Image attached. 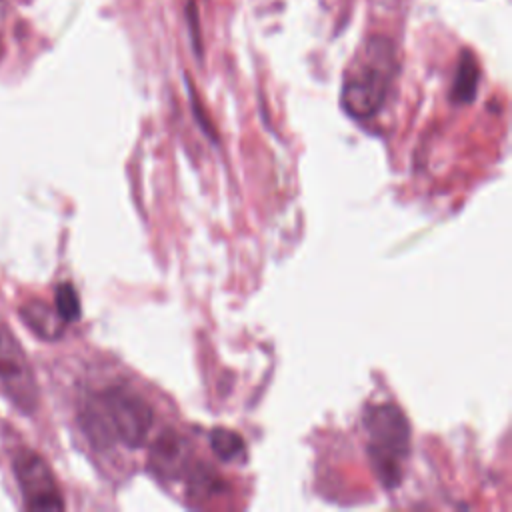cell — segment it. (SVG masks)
Instances as JSON below:
<instances>
[{"instance_id": "1", "label": "cell", "mask_w": 512, "mask_h": 512, "mask_svg": "<svg viewBox=\"0 0 512 512\" xmlns=\"http://www.w3.org/2000/svg\"><path fill=\"white\" fill-rule=\"evenodd\" d=\"M80 422L94 446L108 448L120 442L136 450L148 438L154 412L138 392L126 386H112L86 400Z\"/></svg>"}, {"instance_id": "2", "label": "cell", "mask_w": 512, "mask_h": 512, "mask_svg": "<svg viewBox=\"0 0 512 512\" xmlns=\"http://www.w3.org/2000/svg\"><path fill=\"white\" fill-rule=\"evenodd\" d=\"M398 58L394 44L384 36H372L348 68L342 84V108L354 120L374 118L386 102Z\"/></svg>"}, {"instance_id": "3", "label": "cell", "mask_w": 512, "mask_h": 512, "mask_svg": "<svg viewBox=\"0 0 512 512\" xmlns=\"http://www.w3.org/2000/svg\"><path fill=\"white\" fill-rule=\"evenodd\" d=\"M368 436V458L386 488L402 482L404 462L410 452V426L404 412L396 404H376L364 414Z\"/></svg>"}, {"instance_id": "4", "label": "cell", "mask_w": 512, "mask_h": 512, "mask_svg": "<svg viewBox=\"0 0 512 512\" xmlns=\"http://www.w3.org/2000/svg\"><path fill=\"white\" fill-rule=\"evenodd\" d=\"M0 384L22 412L36 410L38 386L32 366L24 348L4 324H0Z\"/></svg>"}, {"instance_id": "5", "label": "cell", "mask_w": 512, "mask_h": 512, "mask_svg": "<svg viewBox=\"0 0 512 512\" xmlns=\"http://www.w3.org/2000/svg\"><path fill=\"white\" fill-rule=\"evenodd\" d=\"M14 474L30 510H62L64 500L56 478L42 456L20 450L14 458Z\"/></svg>"}, {"instance_id": "6", "label": "cell", "mask_w": 512, "mask_h": 512, "mask_svg": "<svg viewBox=\"0 0 512 512\" xmlns=\"http://www.w3.org/2000/svg\"><path fill=\"white\" fill-rule=\"evenodd\" d=\"M192 466V450L186 438L166 430L162 432L148 454V468L160 480H178Z\"/></svg>"}, {"instance_id": "7", "label": "cell", "mask_w": 512, "mask_h": 512, "mask_svg": "<svg viewBox=\"0 0 512 512\" xmlns=\"http://www.w3.org/2000/svg\"><path fill=\"white\" fill-rule=\"evenodd\" d=\"M20 316L28 324L32 332H36L40 338H58L64 330V320L58 316L56 310H52L42 300H28L20 306Z\"/></svg>"}, {"instance_id": "8", "label": "cell", "mask_w": 512, "mask_h": 512, "mask_svg": "<svg viewBox=\"0 0 512 512\" xmlns=\"http://www.w3.org/2000/svg\"><path fill=\"white\" fill-rule=\"evenodd\" d=\"M478 64L474 60V56L470 52H462L460 62H458V70H456V78H454V86H452V100L458 104H466L472 102L478 90Z\"/></svg>"}, {"instance_id": "9", "label": "cell", "mask_w": 512, "mask_h": 512, "mask_svg": "<svg viewBox=\"0 0 512 512\" xmlns=\"http://www.w3.org/2000/svg\"><path fill=\"white\" fill-rule=\"evenodd\" d=\"M210 446L218 460L222 462H238L246 458V444L244 438L232 430L214 428L210 432Z\"/></svg>"}, {"instance_id": "10", "label": "cell", "mask_w": 512, "mask_h": 512, "mask_svg": "<svg viewBox=\"0 0 512 512\" xmlns=\"http://www.w3.org/2000/svg\"><path fill=\"white\" fill-rule=\"evenodd\" d=\"M54 310L64 322H74L80 318V298L76 288L70 282H64L56 288Z\"/></svg>"}]
</instances>
